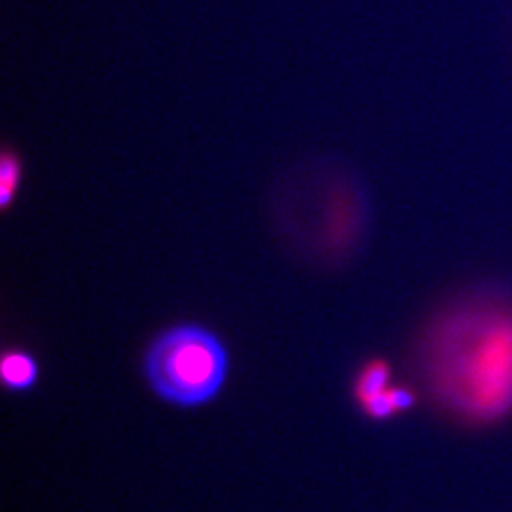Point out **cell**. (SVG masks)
Returning <instances> with one entry per match:
<instances>
[{
  "label": "cell",
  "instance_id": "6da1fadb",
  "mask_svg": "<svg viewBox=\"0 0 512 512\" xmlns=\"http://www.w3.org/2000/svg\"><path fill=\"white\" fill-rule=\"evenodd\" d=\"M420 372L431 399L459 423L511 416V304L478 298L440 313L421 340Z\"/></svg>",
  "mask_w": 512,
  "mask_h": 512
},
{
  "label": "cell",
  "instance_id": "7a4b0ae2",
  "mask_svg": "<svg viewBox=\"0 0 512 512\" xmlns=\"http://www.w3.org/2000/svg\"><path fill=\"white\" fill-rule=\"evenodd\" d=\"M228 365V349L213 330L183 323L160 332L150 342L143 374L165 403L196 408L219 395Z\"/></svg>",
  "mask_w": 512,
  "mask_h": 512
},
{
  "label": "cell",
  "instance_id": "3957f363",
  "mask_svg": "<svg viewBox=\"0 0 512 512\" xmlns=\"http://www.w3.org/2000/svg\"><path fill=\"white\" fill-rule=\"evenodd\" d=\"M0 376L10 391H27L37 384V359L21 349L6 351L0 361Z\"/></svg>",
  "mask_w": 512,
  "mask_h": 512
},
{
  "label": "cell",
  "instance_id": "277c9868",
  "mask_svg": "<svg viewBox=\"0 0 512 512\" xmlns=\"http://www.w3.org/2000/svg\"><path fill=\"white\" fill-rule=\"evenodd\" d=\"M389 380H391V368L384 359H374L366 363L355 380L357 401L363 404L368 399L384 393L389 389Z\"/></svg>",
  "mask_w": 512,
  "mask_h": 512
},
{
  "label": "cell",
  "instance_id": "5b68a950",
  "mask_svg": "<svg viewBox=\"0 0 512 512\" xmlns=\"http://www.w3.org/2000/svg\"><path fill=\"white\" fill-rule=\"evenodd\" d=\"M21 162L12 152H4L0 160V205L6 209L18 190Z\"/></svg>",
  "mask_w": 512,
  "mask_h": 512
},
{
  "label": "cell",
  "instance_id": "8992f818",
  "mask_svg": "<svg viewBox=\"0 0 512 512\" xmlns=\"http://www.w3.org/2000/svg\"><path fill=\"white\" fill-rule=\"evenodd\" d=\"M393 387H389L384 393L368 399L365 403L361 404L363 410L370 418L374 420H385V418H391L393 414H397V406L393 401V393H391Z\"/></svg>",
  "mask_w": 512,
  "mask_h": 512
}]
</instances>
